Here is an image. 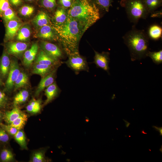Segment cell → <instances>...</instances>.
<instances>
[{"label":"cell","mask_w":162,"mask_h":162,"mask_svg":"<svg viewBox=\"0 0 162 162\" xmlns=\"http://www.w3.org/2000/svg\"><path fill=\"white\" fill-rule=\"evenodd\" d=\"M22 113L19 108L15 107L11 111L5 112L3 115V119L7 123L10 124L18 118Z\"/></svg>","instance_id":"20"},{"label":"cell","mask_w":162,"mask_h":162,"mask_svg":"<svg viewBox=\"0 0 162 162\" xmlns=\"http://www.w3.org/2000/svg\"><path fill=\"white\" fill-rule=\"evenodd\" d=\"M20 72V68L17 61L12 60L10 63L8 78L5 83L6 90L9 91L12 89Z\"/></svg>","instance_id":"7"},{"label":"cell","mask_w":162,"mask_h":162,"mask_svg":"<svg viewBox=\"0 0 162 162\" xmlns=\"http://www.w3.org/2000/svg\"><path fill=\"white\" fill-rule=\"evenodd\" d=\"M150 57L153 62L156 64L162 63V50L158 51L150 52L149 51L147 54V57Z\"/></svg>","instance_id":"28"},{"label":"cell","mask_w":162,"mask_h":162,"mask_svg":"<svg viewBox=\"0 0 162 162\" xmlns=\"http://www.w3.org/2000/svg\"><path fill=\"white\" fill-rule=\"evenodd\" d=\"M94 51L95 55L93 63L95 64L97 68L103 69L110 74V53L104 52L100 53L95 50Z\"/></svg>","instance_id":"8"},{"label":"cell","mask_w":162,"mask_h":162,"mask_svg":"<svg viewBox=\"0 0 162 162\" xmlns=\"http://www.w3.org/2000/svg\"><path fill=\"white\" fill-rule=\"evenodd\" d=\"M59 89L55 82L46 88L45 90L46 99L45 104H47L53 99L58 94Z\"/></svg>","instance_id":"17"},{"label":"cell","mask_w":162,"mask_h":162,"mask_svg":"<svg viewBox=\"0 0 162 162\" xmlns=\"http://www.w3.org/2000/svg\"><path fill=\"white\" fill-rule=\"evenodd\" d=\"M28 47V44L25 43L20 42H11L7 44L6 49L8 53L17 56L24 52Z\"/></svg>","instance_id":"10"},{"label":"cell","mask_w":162,"mask_h":162,"mask_svg":"<svg viewBox=\"0 0 162 162\" xmlns=\"http://www.w3.org/2000/svg\"><path fill=\"white\" fill-rule=\"evenodd\" d=\"M28 81L27 75L23 72H20L14 83L15 90L24 86L27 84Z\"/></svg>","instance_id":"23"},{"label":"cell","mask_w":162,"mask_h":162,"mask_svg":"<svg viewBox=\"0 0 162 162\" xmlns=\"http://www.w3.org/2000/svg\"><path fill=\"white\" fill-rule=\"evenodd\" d=\"M68 16L78 21L85 32L100 18L99 9L92 0H73Z\"/></svg>","instance_id":"2"},{"label":"cell","mask_w":162,"mask_h":162,"mask_svg":"<svg viewBox=\"0 0 162 162\" xmlns=\"http://www.w3.org/2000/svg\"><path fill=\"white\" fill-rule=\"evenodd\" d=\"M36 64L50 65H60V62L57 61L49 56L42 50L38 52L36 60Z\"/></svg>","instance_id":"13"},{"label":"cell","mask_w":162,"mask_h":162,"mask_svg":"<svg viewBox=\"0 0 162 162\" xmlns=\"http://www.w3.org/2000/svg\"><path fill=\"white\" fill-rule=\"evenodd\" d=\"M59 66L36 64L33 68L32 72L34 74H38L43 77L52 71L56 68L55 67Z\"/></svg>","instance_id":"15"},{"label":"cell","mask_w":162,"mask_h":162,"mask_svg":"<svg viewBox=\"0 0 162 162\" xmlns=\"http://www.w3.org/2000/svg\"><path fill=\"white\" fill-rule=\"evenodd\" d=\"M21 25V23L16 20L7 22L5 35L6 39L9 40L13 38L17 34Z\"/></svg>","instance_id":"11"},{"label":"cell","mask_w":162,"mask_h":162,"mask_svg":"<svg viewBox=\"0 0 162 162\" xmlns=\"http://www.w3.org/2000/svg\"><path fill=\"white\" fill-rule=\"evenodd\" d=\"M34 24L37 27H41L48 25L50 18L47 14L43 11L40 12L33 20Z\"/></svg>","instance_id":"18"},{"label":"cell","mask_w":162,"mask_h":162,"mask_svg":"<svg viewBox=\"0 0 162 162\" xmlns=\"http://www.w3.org/2000/svg\"><path fill=\"white\" fill-rule=\"evenodd\" d=\"M57 67L50 73L42 77L36 90L35 95L38 96L45 88L54 82Z\"/></svg>","instance_id":"9"},{"label":"cell","mask_w":162,"mask_h":162,"mask_svg":"<svg viewBox=\"0 0 162 162\" xmlns=\"http://www.w3.org/2000/svg\"><path fill=\"white\" fill-rule=\"evenodd\" d=\"M14 136L15 140L20 146L23 148L27 149V144L24 132L19 130Z\"/></svg>","instance_id":"29"},{"label":"cell","mask_w":162,"mask_h":162,"mask_svg":"<svg viewBox=\"0 0 162 162\" xmlns=\"http://www.w3.org/2000/svg\"><path fill=\"white\" fill-rule=\"evenodd\" d=\"M2 82L0 77V85H2Z\"/></svg>","instance_id":"44"},{"label":"cell","mask_w":162,"mask_h":162,"mask_svg":"<svg viewBox=\"0 0 162 162\" xmlns=\"http://www.w3.org/2000/svg\"><path fill=\"white\" fill-rule=\"evenodd\" d=\"M44 160V154L41 151L35 152L32 157V161L33 162H42Z\"/></svg>","instance_id":"36"},{"label":"cell","mask_w":162,"mask_h":162,"mask_svg":"<svg viewBox=\"0 0 162 162\" xmlns=\"http://www.w3.org/2000/svg\"><path fill=\"white\" fill-rule=\"evenodd\" d=\"M65 63L76 74L82 71H89V68L86 59L80 55L79 52L69 55Z\"/></svg>","instance_id":"5"},{"label":"cell","mask_w":162,"mask_h":162,"mask_svg":"<svg viewBox=\"0 0 162 162\" xmlns=\"http://www.w3.org/2000/svg\"><path fill=\"white\" fill-rule=\"evenodd\" d=\"M7 98L5 94L0 91V108L4 107L7 104Z\"/></svg>","instance_id":"39"},{"label":"cell","mask_w":162,"mask_h":162,"mask_svg":"<svg viewBox=\"0 0 162 162\" xmlns=\"http://www.w3.org/2000/svg\"><path fill=\"white\" fill-rule=\"evenodd\" d=\"M124 43L129 50L131 60H140L147 57L149 50V38L143 30L134 26L123 37Z\"/></svg>","instance_id":"3"},{"label":"cell","mask_w":162,"mask_h":162,"mask_svg":"<svg viewBox=\"0 0 162 162\" xmlns=\"http://www.w3.org/2000/svg\"><path fill=\"white\" fill-rule=\"evenodd\" d=\"M150 13L153 12L161 4V0H143Z\"/></svg>","instance_id":"26"},{"label":"cell","mask_w":162,"mask_h":162,"mask_svg":"<svg viewBox=\"0 0 162 162\" xmlns=\"http://www.w3.org/2000/svg\"><path fill=\"white\" fill-rule=\"evenodd\" d=\"M42 50L55 60L60 62L63 57V53L60 49L56 45L48 42L42 41L40 43Z\"/></svg>","instance_id":"6"},{"label":"cell","mask_w":162,"mask_h":162,"mask_svg":"<svg viewBox=\"0 0 162 162\" xmlns=\"http://www.w3.org/2000/svg\"><path fill=\"white\" fill-rule=\"evenodd\" d=\"M0 142L3 143L7 142L9 140L8 133L0 126Z\"/></svg>","instance_id":"38"},{"label":"cell","mask_w":162,"mask_h":162,"mask_svg":"<svg viewBox=\"0 0 162 162\" xmlns=\"http://www.w3.org/2000/svg\"><path fill=\"white\" fill-rule=\"evenodd\" d=\"M31 35L29 27L27 25L22 27L18 30L16 36V39L19 41H24L28 40Z\"/></svg>","instance_id":"21"},{"label":"cell","mask_w":162,"mask_h":162,"mask_svg":"<svg viewBox=\"0 0 162 162\" xmlns=\"http://www.w3.org/2000/svg\"><path fill=\"white\" fill-rule=\"evenodd\" d=\"M10 7L9 0H0V15L2 16L3 13Z\"/></svg>","instance_id":"37"},{"label":"cell","mask_w":162,"mask_h":162,"mask_svg":"<svg viewBox=\"0 0 162 162\" xmlns=\"http://www.w3.org/2000/svg\"><path fill=\"white\" fill-rule=\"evenodd\" d=\"M29 96L28 92L26 90H23L18 93L14 97V104L16 105L26 102Z\"/></svg>","instance_id":"25"},{"label":"cell","mask_w":162,"mask_h":162,"mask_svg":"<svg viewBox=\"0 0 162 162\" xmlns=\"http://www.w3.org/2000/svg\"><path fill=\"white\" fill-rule=\"evenodd\" d=\"M60 4L64 8L70 7L72 4L71 0H59Z\"/></svg>","instance_id":"40"},{"label":"cell","mask_w":162,"mask_h":162,"mask_svg":"<svg viewBox=\"0 0 162 162\" xmlns=\"http://www.w3.org/2000/svg\"><path fill=\"white\" fill-rule=\"evenodd\" d=\"M34 8L29 5H24L21 7L19 10L20 14L24 16H28L34 13Z\"/></svg>","instance_id":"33"},{"label":"cell","mask_w":162,"mask_h":162,"mask_svg":"<svg viewBox=\"0 0 162 162\" xmlns=\"http://www.w3.org/2000/svg\"><path fill=\"white\" fill-rule=\"evenodd\" d=\"M9 1L12 5L16 7L20 6L22 3V0H9Z\"/></svg>","instance_id":"41"},{"label":"cell","mask_w":162,"mask_h":162,"mask_svg":"<svg viewBox=\"0 0 162 162\" xmlns=\"http://www.w3.org/2000/svg\"><path fill=\"white\" fill-rule=\"evenodd\" d=\"M2 119H3V115L2 112L0 110V123Z\"/></svg>","instance_id":"43"},{"label":"cell","mask_w":162,"mask_h":162,"mask_svg":"<svg viewBox=\"0 0 162 162\" xmlns=\"http://www.w3.org/2000/svg\"><path fill=\"white\" fill-rule=\"evenodd\" d=\"M10 63L8 52H4L2 56L0 63V70L3 77L6 76L8 74Z\"/></svg>","instance_id":"16"},{"label":"cell","mask_w":162,"mask_h":162,"mask_svg":"<svg viewBox=\"0 0 162 162\" xmlns=\"http://www.w3.org/2000/svg\"><path fill=\"white\" fill-rule=\"evenodd\" d=\"M124 6L129 20L135 24L146 19L150 14L143 0H127Z\"/></svg>","instance_id":"4"},{"label":"cell","mask_w":162,"mask_h":162,"mask_svg":"<svg viewBox=\"0 0 162 162\" xmlns=\"http://www.w3.org/2000/svg\"><path fill=\"white\" fill-rule=\"evenodd\" d=\"M68 16V11L64 8H59L55 12L54 16V25H59L64 23Z\"/></svg>","instance_id":"19"},{"label":"cell","mask_w":162,"mask_h":162,"mask_svg":"<svg viewBox=\"0 0 162 162\" xmlns=\"http://www.w3.org/2000/svg\"><path fill=\"white\" fill-rule=\"evenodd\" d=\"M152 127L154 128L156 130L158 131L160 133V135H162V130L161 127H158L155 126H153Z\"/></svg>","instance_id":"42"},{"label":"cell","mask_w":162,"mask_h":162,"mask_svg":"<svg viewBox=\"0 0 162 162\" xmlns=\"http://www.w3.org/2000/svg\"><path fill=\"white\" fill-rule=\"evenodd\" d=\"M98 7L108 12L111 5L113 0H93Z\"/></svg>","instance_id":"31"},{"label":"cell","mask_w":162,"mask_h":162,"mask_svg":"<svg viewBox=\"0 0 162 162\" xmlns=\"http://www.w3.org/2000/svg\"><path fill=\"white\" fill-rule=\"evenodd\" d=\"M38 49L36 43L34 44L31 48L25 52L23 58L24 64L27 66H30L34 60Z\"/></svg>","instance_id":"14"},{"label":"cell","mask_w":162,"mask_h":162,"mask_svg":"<svg viewBox=\"0 0 162 162\" xmlns=\"http://www.w3.org/2000/svg\"><path fill=\"white\" fill-rule=\"evenodd\" d=\"M41 107L40 100H34L27 106L26 109L27 111L29 112L36 113L40 111Z\"/></svg>","instance_id":"27"},{"label":"cell","mask_w":162,"mask_h":162,"mask_svg":"<svg viewBox=\"0 0 162 162\" xmlns=\"http://www.w3.org/2000/svg\"><path fill=\"white\" fill-rule=\"evenodd\" d=\"M26 1H32L34 0H26Z\"/></svg>","instance_id":"45"},{"label":"cell","mask_w":162,"mask_h":162,"mask_svg":"<svg viewBox=\"0 0 162 162\" xmlns=\"http://www.w3.org/2000/svg\"><path fill=\"white\" fill-rule=\"evenodd\" d=\"M53 27L63 46L69 56L79 52L80 40L85 32L83 27L76 20L68 16L66 21Z\"/></svg>","instance_id":"1"},{"label":"cell","mask_w":162,"mask_h":162,"mask_svg":"<svg viewBox=\"0 0 162 162\" xmlns=\"http://www.w3.org/2000/svg\"><path fill=\"white\" fill-rule=\"evenodd\" d=\"M2 16L3 17L6 23L10 21L16 20L17 19L15 13L10 7L3 13Z\"/></svg>","instance_id":"32"},{"label":"cell","mask_w":162,"mask_h":162,"mask_svg":"<svg viewBox=\"0 0 162 162\" xmlns=\"http://www.w3.org/2000/svg\"><path fill=\"white\" fill-rule=\"evenodd\" d=\"M38 35L39 38L48 40H55L57 38L56 34L53 27L49 25L40 27Z\"/></svg>","instance_id":"12"},{"label":"cell","mask_w":162,"mask_h":162,"mask_svg":"<svg viewBox=\"0 0 162 162\" xmlns=\"http://www.w3.org/2000/svg\"><path fill=\"white\" fill-rule=\"evenodd\" d=\"M41 4L45 8L52 9L56 6V0H42Z\"/></svg>","instance_id":"35"},{"label":"cell","mask_w":162,"mask_h":162,"mask_svg":"<svg viewBox=\"0 0 162 162\" xmlns=\"http://www.w3.org/2000/svg\"><path fill=\"white\" fill-rule=\"evenodd\" d=\"M162 33L161 27L157 25L151 26L148 29V36L154 40L159 39L161 36Z\"/></svg>","instance_id":"22"},{"label":"cell","mask_w":162,"mask_h":162,"mask_svg":"<svg viewBox=\"0 0 162 162\" xmlns=\"http://www.w3.org/2000/svg\"><path fill=\"white\" fill-rule=\"evenodd\" d=\"M27 119V115L22 112L18 118L10 124L20 130L23 128Z\"/></svg>","instance_id":"24"},{"label":"cell","mask_w":162,"mask_h":162,"mask_svg":"<svg viewBox=\"0 0 162 162\" xmlns=\"http://www.w3.org/2000/svg\"><path fill=\"white\" fill-rule=\"evenodd\" d=\"M14 155L12 152L6 148H3L0 152V160L2 162H7L12 160Z\"/></svg>","instance_id":"30"},{"label":"cell","mask_w":162,"mask_h":162,"mask_svg":"<svg viewBox=\"0 0 162 162\" xmlns=\"http://www.w3.org/2000/svg\"><path fill=\"white\" fill-rule=\"evenodd\" d=\"M0 126L8 134L12 136L14 135L19 130L17 128L10 124L6 125L2 122L0 123Z\"/></svg>","instance_id":"34"}]
</instances>
